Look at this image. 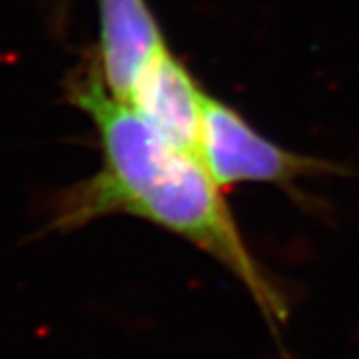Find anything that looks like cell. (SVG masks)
<instances>
[{"mask_svg": "<svg viewBox=\"0 0 359 359\" xmlns=\"http://www.w3.org/2000/svg\"><path fill=\"white\" fill-rule=\"evenodd\" d=\"M198 156L222 190L240 184L292 188L299 178L334 172L332 164L280 146L230 104L210 94L205 96Z\"/></svg>", "mask_w": 359, "mask_h": 359, "instance_id": "6da1fadb", "label": "cell"}, {"mask_svg": "<svg viewBox=\"0 0 359 359\" xmlns=\"http://www.w3.org/2000/svg\"><path fill=\"white\" fill-rule=\"evenodd\" d=\"M96 68L106 90L128 102L146 66L166 48L148 0H98Z\"/></svg>", "mask_w": 359, "mask_h": 359, "instance_id": "7a4b0ae2", "label": "cell"}, {"mask_svg": "<svg viewBox=\"0 0 359 359\" xmlns=\"http://www.w3.org/2000/svg\"><path fill=\"white\" fill-rule=\"evenodd\" d=\"M205 96L192 72L166 46L142 72L128 104L170 144L198 156Z\"/></svg>", "mask_w": 359, "mask_h": 359, "instance_id": "3957f363", "label": "cell"}]
</instances>
